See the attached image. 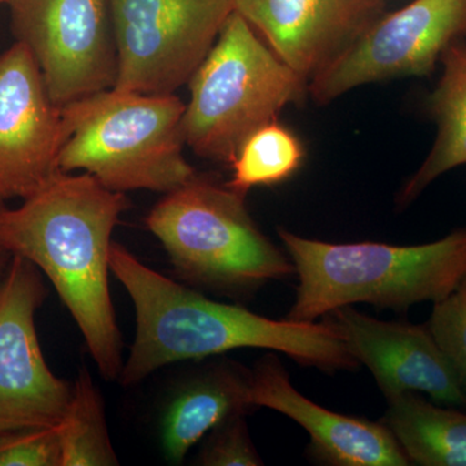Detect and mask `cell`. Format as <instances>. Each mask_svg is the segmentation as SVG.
Instances as JSON below:
<instances>
[{
  "label": "cell",
  "instance_id": "obj_8",
  "mask_svg": "<svg viewBox=\"0 0 466 466\" xmlns=\"http://www.w3.org/2000/svg\"><path fill=\"white\" fill-rule=\"evenodd\" d=\"M466 38V0H412L383 14L309 81V94L327 106L372 82L433 75L441 54Z\"/></svg>",
  "mask_w": 466,
  "mask_h": 466
},
{
  "label": "cell",
  "instance_id": "obj_13",
  "mask_svg": "<svg viewBox=\"0 0 466 466\" xmlns=\"http://www.w3.org/2000/svg\"><path fill=\"white\" fill-rule=\"evenodd\" d=\"M235 12L309 81L385 14V0H235Z\"/></svg>",
  "mask_w": 466,
  "mask_h": 466
},
{
  "label": "cell",
  "instance_id": "obj_4",
  "mask_svg": "<svg viewBox=\"0 0 466 466\" xmlns=\"http://www.w3.org/2000/svg\"><path fill=\"white\" fill-rule=\"evenodd\" d=\"M58 170H84L115 192L167 193L196 174L184 157L186 104L177 95L108 88L63 106Z\"/></svg>",
  "mask_w": 466,
  "mask_h": 466
},
{
  "label": "cell",
  "instance_id": "obj_14",
  "mask_svg": "<svg viewBox=\"0 0 466 466\" xmlns=\"http://www.w3.org/2000/svg\"><path fill=\"white\" fill-rule=\"evenodd\" d=\"M250 400L254 407L269 408L302 426L311 440L309 452L324 464L410 465L400 441L382 421L341 415L303 397L274 355L251 370Z\"/></svg>",
  "mask_w": 466,
  "mask_h": 466
},
{
  "label": "cell",
  "instance_id": "obj_10",
  "mask_svg": "<svg viewBox=\"0 0 466 466\" xmlns=\"http://www.w3.org/2000/svg\"><path fill=\"white\" fill-rule=\"evenodd\" d=\"M47 290L38 267L12 257L0 283V431L55 428L72 400L73 383L51 372L35 329Z\"/></svg>",
  "mask_w": 466,
  "mask_h": 466
},
{
  "label": "cell",
  "instance_id": "obj_2",
  "mask_svg": "<svg viewBox=\"0 0 466 466\" xmlns=\"http://www.w3.org/2000/svg\"><path fill=\"white\" fill-rule=\"evenodd\" d=\"M127 208L125 193L87 173H58L21 207L0 208V245L50 279L108 381L124 367L109 272L113 231Z\"/></svg>",
  "mask_w": 466,
  "mask_h": 466
},
{
  "label": "cell",
  "instance_id": "obj_20",
  "mask_svg": "<svg viewBox=\"0 0 466 466\" xmlns=\"http://www.w3.org/2000/svg\"><path fill=\"white\" fill-rule=\"evenodd\" d=\"M428 329L466 394V276L449 296L434 302Z\"/></svg>",
  "mask_w": 466,
  "mask_h": 466
},
{
  "label": "cell",
  "instance_id": "obj_6",
  "mask_svg": "<svg viewBox=\"0 0 466 466\" xmlns=\"http://www.w3.org/2000/svg\"><path fill=\"white\" fill-rule=\"evenodd\" d=\"M184 142L195 155L231 165L242 143L281 110L299 104L309 81L269 48L238 12L188 82Z\"/></svg>",
  "mask_w": 466,
  "mask_h": 466
},
{
  "label": "cell",
  "instance_id": "obj_24",
  "mask_svg": "<svg viewBox=\"0 0 466 466\" xmlns=\"http://www.w3.org/2000/svg\"><path fill=\"white\" fill-rule=\"evenodd\" d=\"M2 2H5V0H0V3H2Z\"/></svg>",
  "mask_w": 466,
  "mask_h": 466
},
{
  "label": "cell",
  "instance_id": "obj_12",
  "mask_svg": "<svg viewBox=\"0 0 466 466\" xmlns=\"http://www.w3.org/2000/svg\"><path fill=\"white\" fill-rule=\"evenodd\" d=\"M329 315L352 357L372 372L386 400L425 392L443 406L466 407L464 389L428 328L377 320L351 306Z\"/></svg>",
  "mask_w": 466,
  "mask_h": 466
},
{
  "label": "cell",
  "instance_id": "obj_15",
  "mask_svg": "<svg viewBox=\"0 0 466 466\" xmlns=\"http://www.w3.org/2000/svg\"><path fill=\"white\" fill-rule=\"evenodd\" d=\"M250 379V370L220 361L187 381L162 419L161 444L167 461L180 464L189 450L220 422L247 415L254 407Z\"/></svg>",
  "mask_w": 466,
  "mask_h": 466
},
{
  "label": "cell",
  "instance_id": "obj_9",
  "mask_svg": "<svg viewBox=\"0 0 466 466\" xmlns=\"http://www.w3.org/2000/svg\"><path fill=\"white\" fill-rule=\"evenodd\" d=\"M17 42L32 52L60 106L115 87L110 0H5Z\"/></svg>",
  "mask_w": 466,
  "mask_h": 466
},
{
  "label": "cell",
  "instance_id": "obj_1",
  "mask_svg": "<svg viewBox=\"0 0 466 466\" xmlns=\"http://www.w3.org/2000/svg\"><path fill=\"white\" fill-rule=\"evenodd\" d=\"M110 271L127 291L137 321L134 343L118 379L125 388L168 364L238 349L274 350L302 366L327 372L359 366L330 320H275L207 299L144 265L116 241L110 249Z\"/></svg>",
  "mask_w": 466,
  "mask_h": 466
},
{
  "label": "cell",
  "instance_id": "obj_19",
  "mask_svg": "<svg viewBox=\"0 0 466 466\" xmlns=\"http://www.w3.org/2000/svg\"><path fill=\"white\" fill-rule=\"evenodd\" d=\"M305 157L302 143L278 121L250 135L233 159L232 179L226 183L233 191L248 195L254 187L275 186L289 179Z\"/></svg>",
  "mask_w": 466,
  "mask_h": 466
},
{
  "label": "cell",
  "instance_id": "obj_22",
  "mask_svg": "<svg viewBox=\"0 0 466 466\" xmlns=\"http://www.w3.org/2000/svg\"><path fill=\"white\" fill-rule=\"evenodd\" d=\"M0 466H61L57 426L0 431Z\"/></svg>",
  "mask_w": 466,
  "mask_h": 466
},
{
  "label": "cell",
  "instance_id": "obj_11",
  "mask_svg": "<svg viewBox=\"0 0 466 466\" xmlns=\"http://www.w3.org/2000/svg\"><path fill=\"white\" fill-rule=\"evenodd\" d=\"M66 137L63 106L52 100L29 48L15 43L0 55V201L25 200L61 173Z\"/></svg>",
  "mask_w": 466,
  "mask_h": 466
},
{
  "label": "cell",
  "instance_id": "obj_21",
  "mask_svg": "<svg viewBox=\"0 0 466 466\" xmlns=\"http://www.w3.org/2000/svg\"><path fill=\"white\" fill-rule=\"evenodd\" d=\"M205 466L263 465L250 440L245 415L229 417L210 431L198 459Z\"/></svg>",
  "mask_w": 466,
  "mask_h": 466
},
{
  "label": "cell",
  "instance_id": "obj_23",
  "mask_svg": "<svg viewBox=\"0 0 466 466\" xmlns=\"http://www.w3.org/2000/svg\"><path fill=\"white\" fill-rule=\"evenodd\" d=\"M2 208V207H0ZM12 256L8 253L5 248L0 245V279H3V276L7 272V268L9 263H11Z\"/></svg>",
  "mask_w": 466,
  "mask_h": 466
},
{
  "label": "cell",
  "instance_id": "obj_7",
  "mask_svg": "<svg viewBox=\"0 0 466 466\" xmlns=\"http://www.w3.org/2000/svg\"><path fill=\"white\" fill-rule=\"evenodd\" d=\"M118 56L115 88L173 95L208 56L235 0H110Z\"/></svg>",
  "mask_w": 466,
  "mask_h": 466
},
{
  "label": "cell",
  "instance_id": "obj_18",
  "mask_svg": "<svg viewBox=\"0 0 466 466\" xmlns=\"http://www.w3.org/2000/svg\"><path fill=\"white\" fill-rule=\"evenodd\" d=\"M57 433L61 466L119 465L109 437L103 397L86 368L73 382L72 400Z\"/></svg>",
  "mask_w": 466,
  "mask_h": 466
},
{
  "label": "cell",
  "instance_id": "obj_17",
  "mask_svg": "<svg viewBox=\"0 0 466 466\" xmlns=\"http://www.w3.org/2000/svg\"><path fill=\"white\" fill-rule=\"evenodd\" d=\"M382 422L410 464L466 466V413L434 406L417 392L389 400Z\"/></svg>",
  "mask_w": 466,
  "mask_h": 466
},
{
  "label": "cell",
  "instance_id": "obj_3",
  "mask_svg": "<svg viewBox=\"0 0 466 466\" xmlns=\"http://www.w3.org/2000/svg\"><path fill=\"white\" fill-rule=\"evenodd\" d=\"M279 236L299 275L288 319L315 321L355 303L404 311L416 303L443 299L466 276V228L416 247L381 242H332Z\"/></svg>",
  "mask_w": 466,
  "mask_h": 466
},
{
  "label": "cell",
  "instance_id": "obj_16",
  "mask_svg": "<svg viewBox=\"0 0 466 466\" xmlns=\"http://www.w3.org/2000/svg\"><path fill=\"white\" fill-rule=\"evenodd\" d=\"M443 72L426 109L437 125L428 157L401 188L398 204L415 201L441 175L466 165V42H453L441 54Z\"/></svg>",
  "mask_w": 466,
  "mask_h": 466
},
{
  "label": "cell",
  "instance_id": "obj_5",
  "mask_svg": "<svg viewBox=\"0 0 466 466\" xmlns=\"http://www.w3.org/2000/svg\"><path fill=\"white\" fill-rule=\"evenodd\" d=\"M245 198L217 177L196 173L149 211L146 225L184 283L249 294L296 274L293 263L260 232Z\"/></svg>",
  "mask_w": 466,
  "mask_h": 466
}]
</instances>
